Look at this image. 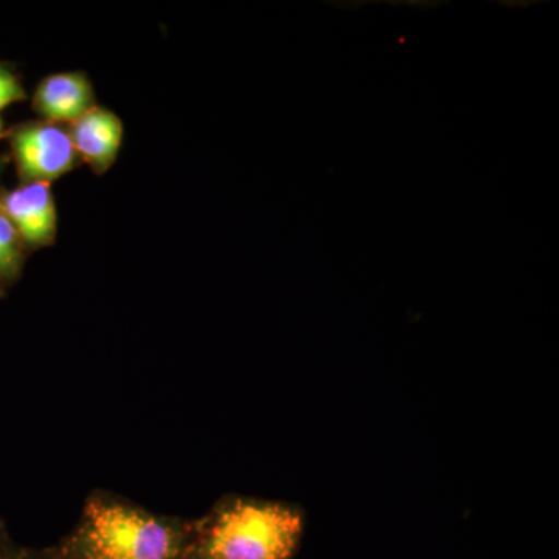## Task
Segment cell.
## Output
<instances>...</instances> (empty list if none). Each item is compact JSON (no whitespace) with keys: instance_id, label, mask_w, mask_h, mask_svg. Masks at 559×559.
Returning a JSON list of instances; mask_svg holds the SVG:
<instances>
[{"instance_id":"10","label":"cell","mask_w":559,"mask_h":559,"mask_svg":"<svg viewBox=\"0 0 559 559\" xmlns=\"http://www.w3.org/2000/svg\"><path fill=\"white\" fill-rule=\"evenodd\" d=\"M13 549L9 546V540H7L5 535H3L2 530H0V559H7L13 554Z\"/></svg>"},{"instance_id":"9","label":"cell","mask_w":559,"mask_h":559,"mask_svg":"<svg viewBox=\"0 0 559 559\" xmlns=\"http://www.w3.org/2000/svg\"><path fill=\"white\" fill-rule=\"evenodd\" d=\"M7 559H68L64 555L61 554V550L58 549H49V550H24L16 551L10 555Z\"/></svg>"},{"instance_id":"3","label":"cell","mask_w":559,"mask_h":559,"mask_svg":"<svg viewBox=\"0 0 559 559\" xmlns=\"http://www.w3.org/2000/svg\"><path fill=\"white\" fill-rule=\"evenodd\" d=\"M14 159L22 179L28 182H49L61 178L76 164V153L69 132L60 124L31 123L13 132Z\"/></svg>"},{"instance_id":"8","label":"cell","mask_w":559,"mask_h":559,"mask_svg":"<svg viewBox=\"0 0 559 559\" xmlns=\"http://www.w3.org/2000/svg\"><path fill=\"white\" fill-rule=\"evenodd\" d=\"M20 234L11 221L0 213V249L9 253L11 259L20 260Z\"/></svg>"},{"instance_id":"11","label":"cell","mask_w":559,"mask_h":559,"mask_svg":"<svg viewBox=\"0 0 559 559\" xmlns=\"http://www.w3.org/2000/svg\"><path fill=\"white\" fill-rule=\"evenodd\" d=\"M2 130H3V124H2V120H0V135H2Z\"/></svg>"},{"instance_id":"6","label":"cell","mask_w":559,"mask_h":559,"mask_svg":"<svg viewBox=\"0 0 559 559\" xmlns=\"http://www.w3.org/2000/svg\"><path fill=\"white\" fill-rule=\"evenodd\" d=\"M33 106L47 123L70 124L94 108V90L83 72L53 73L40 81Z\"/></svg>"},{"instance_id":"5","label":"cell","mask_w":559,"mask_h":559,"mask_svg":"<svg viewBox=\"0 0 559 559\" xmlns=\"http://www.w3.org/2000/svg\"><path fill=\"white\" fill-rule=\"evenodd\" d=\"M69 138L76 156L97 173L116 164L123 143V121L112 110L95 105L79 120L70 123Z\"/></svg>"},{"instance_id":"1","label":"cell","mask_w":559,"mask_h":559,"mask_svg":"<svg viewBox=\"0 0 559 559\" xmlns=\"http://www.w3.org/2000/svg\"><path fill=\"white\" fill-rule=\"evenodd\" d=\"M191 538L193 522L92 496L79 525L58 549L68 559H187Z\"/></svg>"},{"instance_id":"4","label":"cell","mask_w":559,"mask_h":559,"mask_svg":"<svg viewBox=\"0 0 559 559\" xmlns=\"http://www.w3.org/2000/svg\"><path fill=\"white\" fill-rule=\"evenodd\" d=\"M0 213L28 246L50 245L57 237L58 212L49 182H28L0 198Z\"/></svg>"},{"instance_id":"2","label":"cell","mask_w":559,"mask_h":559,"mask_svg":"<svg viewBox=\"0 0 559 559\" xmlns=\"http://www.w3.org/2000/svg\"><path fill=\"white\" fill-rule=\"evenodd\" d=\"M305 516L289 503L229 498L193 522L187 559H293Z\"/></svg>"},{"instance_id":"7","label":"cell","mask_w":559,"mask_h":559,"mask_svg":"<svg viewBox=\"0 0 559 559\" xmlns=\"http://www.w3.org/2000/svg\"><path fill=\"white\" fill-rule=\"evenodd\" d=\"M25 98L24 87L10 70L0 68V110Z\"/></svg>"}]
</instances>
